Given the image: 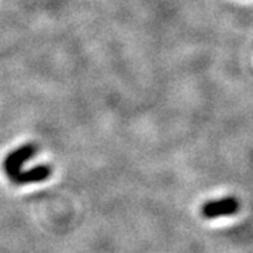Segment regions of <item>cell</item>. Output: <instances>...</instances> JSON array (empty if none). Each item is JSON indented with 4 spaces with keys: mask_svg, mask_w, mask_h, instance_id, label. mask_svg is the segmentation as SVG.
Segmentation results:
<instances>
[{
    "mask_svg": "<svg viewBox=\"0 0 253 253\" xmlns=\"http://www.w3.org/2000/svg\"><path fill=\"white\" fill-rule=\"evenodd\" d=\"M52 169L48 165H40L30 170H20L16 174L10 176L9 179L14 184H28V183H36V181H44L51 176Z\"/></svg>",
    "mask_w": 253,
    "mask_h": 253,
    "instance_id": "cell-3",
    "label": "cell"
},
{
    "mask_svg": "<svg viewBox=\"0 0 253 253\" xmlns=\"http://www.w3.org/2000/svg\"><path fill=\"white\" fill-rule=\"evenodd\" d=\"M36 154L37 146L34 144L23 145V146H20L17 149H14L13 152H10L6 156L4 162H3V169H4L6 174L10 177V176L20 172L24 162L28 161V159H31Z\"/></svg>",
    "mask_w": 253,
    "mask_h": 253,
    "instance_id": "cell-2",
    "label": "cell"
},
{
    "mask_svg": "<svg viewBox=\"0 0 253 253\" xmlns=\"http://www.w3.org/2000/svg\"><path fill=\"white\" fill-rule=\"evenodd\" d=\"M241 203L235 196H226L224 199L211 200L203 204L201 215L206 219H214L219 217H229L239 211Z\"/></svg>",
    "mask_w": 253,
    "mask_h": 253,
    "instance_id": "cell-1",
    "label": "cell"
}]
</instances>
